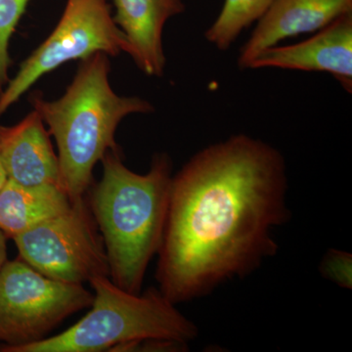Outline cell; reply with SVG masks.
Here are the masks:
<instances>
[{
  "instance_id": "16",
  "label": "cell",
  "mask_w": 352,
  "mask_h": 352,
  "mask_svg": "<svg viewBox=\"0 0 352 352\" xmlns=\"http://www.w3.org/2000/svg\"><path fill=\"white\" fill-rule=\"evenodd\" d=\"M189 344L177 342V340L148 338L127 342L113 349L112 351L120 352H183L187 351Z\"/></svg>"
},
{
  "instance_id": "18",
  "label": "cell",
  "mask_w": 352,
  "mask_h": 352,
  "mask_svg": "<svg viewBox=\"0 0 352 352\" xmlns=\"http://www.w3.org/2000/svg\"><path fill=\"white\" fill-rule=\"evenodd\" d=\"M7 180H8V176H7L6 168H4L3 164H2L1 157H0V190L3 188V186L6 185Z\"/></svg>"
},
{
  "instance_id": "4",
  "label": "cell",
  "mask_w": 352,
  "mask_h": 352,
  "mask_svg": "<svg viewBox=\"0 0 352 352\" xmlns=\"http://www.w3.org/2000/svg\"><path fill=\"white\" fill-rule=\"evenodd\" d=\"M88 283L94 291V302L80 321L59 335L10 352H103L148 338L186 344L198 338L196 324L156 287L131 294L106 276Z\"/></svg>"
},
{
  "instance_id": "17",
  "label": "cell",
  "mask_w": 352,
  "mask_h": 352,
  "mask_svg": "<svg viewBox=\"0 0 352 352\" xmlns=\"http://www.w3.org/2000/svg\"><path fill=\"white\" fill-rule=\"evenodd\" d=\"M7 237L6 234L0 230V268L3 266V264L6 263L7 259V245H6Z\"/></svg>"
},
{
  "instance_id": "7",
  "label": "cell",
  "mask_w": 352,
  "mask_h": 352,
  "mask_svg": "<svg viewBox=\"0 0 352 352\" xmlns=\"http://www.w3.org/2000/svg\"><path fill=\"white\" fill-rule=\"evenodd\" d=\"M12 240L19 258L51 279L83 285L110 275L105 245L87 197Z\"/></svg>"
},
{
  "instance_id": "10",
  "label": "cell",
  "mask_w": 352,
  "mask_h": 352,
  "mask_svg": "<svg viewBox=\"0 0 352 352\" xmlns=\"http://www.w3.org/2000/svg\"><path fill=\"white\" fill-rule=\"evenodd\" d=\"M50 136L36 110L15 126H0V157L8 179L25 186H58L59 160Z\"/></svg>"
},
{
  "instance_id": "13",
  "label": "cell",
  "mask_w": 352,
  "mask_h": 352,
  "mask_svg": "<svg viewBox=\"0 0 352 352\" xmlns=\"http://www.w3.org/2000/svg\"><path fill=\"white\" fill-rule=\"evenodd\" d=\"M274 0H224L214 22L205 32L208 43L219 51H227L242 32L258 22Z\"/></svg>"
},
{
  "instance_id": "8",
  "label": "cell",
  "mask_w": 352,
  "mask_h": 352,
  "mask_svg": "<svg viewBox=\"0 0 352 352\" xmlns=\"http://www.w3.org/2000/svg\"><path fill=\"white\" fill-rule=\"evenodd\" d=\"M274 68L327 73L352 94V12L340 16L307 41L263 51L250 69Z\"/></svg>"
},
{
  "instance_id": "3",
  "label": "cell",
  "mask_w": 352,
  "mask_h": 352,
  "mask_svg": "<svg viewBox=\"0 0 352 352\" xmlns=\"http://www.w3.org/2000/svg\"><path fill=\"white\" fill-rule=\"evenodd\" d=\"M110 71L108 55L95 53L82 60L63 96L53 101L38 94L31 97L32 108L56 141L58 187L71 201L87 196L95 166L106 153L120 150L115 134L120 122L133 113L155 111L145 99L116 94L109 82Z\"/></svg>"
},
{
  "instance_id": "5",
  "label": "cell",
  "mask_w": 352,
  "mask_h": 352,
  "mask_svg": "<svg viewBox=\"0 0 352 352\" xmlns=\"http://www.w3.org/2000/svg\"><path fill=\"white\" fill-rule=\"evenodd\" d=\"M94 294L80 284L44 276L22 259L0 268V352L45 339L71 315L90 307Z\"/></svg>"
},
{
  "instance_id": "11",
  "label": "cell",
  "mask_w": 352,
  "mask_h": 352,
  "mask_svg": "<svg viewBox=\"0 0 352 352\" xmlns=\"http://www.w3.org/2000/svg\"><path fill=\"white\" fill-rule=\"evenodd\" d=\"M116 24L124 32L129 55L146 76H162L166 58L163 45L164 25L184 12V0H113Z\"/></svg>"
},
{
  "instance_id": "1",
  "label": "cell",
  "mask_w": 352,
  "mask_h": 352,
  "mask_svg": "<svg viewBox=\"0 0 352 352\" xmlns=\"http://www.w3.org/2000/svg\"><path fill=\"white\" fill-rule=\"evenodd\" d=\"M288 192L284 155L261 139L233 134L195 153L171 179L157 289L178 305L252 274L277 254Z\"/></svg>"
},
{
  "instance_id": "14",
  "label": "cell",
  "mask_w": 352,
  "mask_h": 352,
  "mask_svg": "<svg viewBox=\"0 0 352 352\" xmlns=\"http://www.w3.org/2000/svg\"><path fill=\"white\" fill-rule=\"evenodd\" d=\"M32 0H0V95L9 82L8 72L12 64L9 44L21 18Z\"/></svg>"
},
{
  "instance_id": "15",
  "label": "cell",
  "mask_w": 352,
  "mask_h": 352,
  "mask_svg": "<svg viewBox=\"0 0 352 352\" xmlns=\"http://www.w3.org/2000/svg\"><path fill=\"white\" fill-rule=\"evenodd\" d=\"M322 277L342 289L352 288V254L339 249H329L319 265Z\"/></svg>"
},
{
  "instance_id": "2",
  "label": "cell",
  "mask_w": 352,
  "mask_h": 352,
  "mask_svg": "<svg viewBox=\"0 0 352 352\" xmlns=\"http://www.w3.org/2000/svg\"><path fill=\"white\" fill-rule=\"evenodd\" d=\"M101 164L100 180L88 190L87 201L105 245L109 278L119 288L140 294L163 240L173 160L156 153L145 175L129 170L120 150H109Z\"/></svg>"
},
{
  "instance_id": "12",
  "label": "cell",
  "mask_w": 352,
  "mask_h": 352,
  "mask_svg": "<svg viewBox=\"0 0 352 352\" xmlns=\"http://www.w3.org/2000/svg\"><path fill=\"white\" fill-rule=\"evenodd\" d=\"M69 206L68 196L56 185L25 186L8 179L0 190V230L13 239Z\"/></svg>"
},
{
  "instance_id": "9",
  "label": "cell",
  "mask_w": 352,
  "mask_h": 352,
  "mask_svg": "<svg viewBox=\"0 0 352 352\" xmlns=\"http://www.w3.org/2000/svg\"><path fill=\"white\" fill-rule=\"evenodd\" d=\"M352 12V0H274L241 47L237 66L250 69L263 51L300 34L320 31Z\"/></svg>"
},
{
  "instance_id": "6",
  "label": "cell",
  "mask_w": 352,
  "mask_h": 352,
  "mask_svg": "<svg viewBox=\"0 0 352 352\" xmlns=\"http://www.w3.org/2000/svg\"><path fill=\"white\" fill-rule=\"evenodd\" d=\"M98 52L108 56L129 53V43L113 21L108 0H67L55 29L21 64L0 95V117L46 74Z\"/></svg>"
}]
</instances>
